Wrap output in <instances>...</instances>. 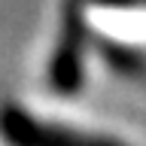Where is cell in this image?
<instances>
[{
    "label": "cell",
    "instance_id": "cell-1",
    "mask_svg": "<svg viewBox=\"0 0 146 146\" xmlns=\"http://www.w3.org/2000/svg\"><path fill=\"white\" fill-rule=\"evenodd\" d=\"M3 134L12 146H119V143H107V140H94V137L58 131V128L34 125L27 116H15V113H9L3 119Z\"/></svg>",
    "mask_w": 146,
    "mask_h": 146
}]
</instances>
